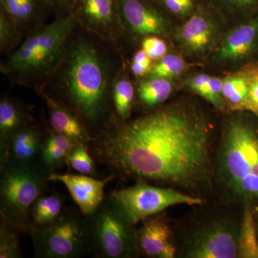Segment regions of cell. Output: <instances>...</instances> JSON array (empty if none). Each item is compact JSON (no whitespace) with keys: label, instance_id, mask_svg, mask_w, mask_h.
<instances>
[{"label":"cell","instance_id":"1","mask_svg":"<svg viewBox=\"0 0 258 258\" xmlns=\"http://www.w3.org/2000/svg\"><path fill=\"white\" fill-rule=\"evenodd\" d=\"M212 129L200 108L176 102L132 120L120 121L113 115L88 147L96 163L115 179L146 181L203 198L215 188Z\"/></svg>","mask_w":258,"mask_h":258},{"label":"cell","instance_id":"2","mask_svg":"<svg viewBox=\"0 0 258 258\" xmlns=\"http://www.w3.org/2000/svg\"><path fill=\"white\" fill-rule=\"evenodd\" d=\"M61 88L56 99L77 112L91 137L114 115L104 60L91 42L78 40L64 50Z\"/></svg>","mask_w":258,"mask_h":258},{"label":"cell","instance_id":"3","mask_svg":"<svg viewBox=\"0 0 258 258\" xmlns=\"http://www.w3.org/2000/svg\"><path fill=\"white\" fill-rule=\"evenodd\" d=\"M214 180L223 203L258 208V128L243 115L226 120L214 152Z\"/></svg>","mask_w":258,"mask_h":258},{"label":"cell","instance_id":"4","mask_svg":"<svg viewBox=\"0 0 258 258\" xmlns=\"http://www.w3.org/2000/svg\"><path fill=\"white\" fill-rule=\"evenodd\" d=\"M202 212L191 218L188 227L176 240V257L185 258L238 257L237 240L241 216L227 210Z\"/></svg>","mask_w":258,"mask_h":258},{"label":"cell","instance_id":"5","mask_svg":"<svg viewBox=\"0 0 258 258\" xmlns=\"http://www.w3.org/2000/svg\"><path fill=\"white\" fill-rule=\"evenodd\" d=\"M74 24V17L68 16L40 27L15 51L2 71L25 78L50 74L60 64Z\"/></svg>","mask_w":258,"mask_h":258},{"label":"cell","instance_id":"6","mask_svg":"<svg viewBox=\"0 0 258 258\" xmlns=\"http://www.w3.org/2000/svg\"><path fill=\"white\" fill-rule=\"evenodd\" d=\"M48 176L39 165L0 166L1 220L27 233L30 208L45 193Z\"/></svg>","mask_w":258,"mask_h":258},{"label":"cell","instance_id":"7","mask_svg":"<svg viewBox=\"0 0 258 258\" xmlns=\"http://www.w3.org/2000/svg\"><path fill=\"white\" fill-rule=\"evenodd\" d=\"M87 217L93 257H139L137 225L113 199L107 197L99 208Z\"/></svg>","mask_w":258,"mask_h":258},{"label":"cell","instance_id":"8","mask_svg":"<svg viewBox=\"0 0 258 258\" xmlns=\"http://www.w3.org/2000/svg\"><path fill=\"white\" fill-rule=\"evenodd\" d=\"M35 258H79L91 253L87 216L76 208H64L52 225L30 234Z\"/></svg>","mask_w":258,"mask_h":258},{"label":"cell","instance_id":"9","mask_svg":"<svg viewBox=\"0 0 258 258\" xmlns=\"http://www.w3.org/2000/svg\"><path fill=\"white\" fill-rule=\"evenodd\" d=\"M108 196L137 226L144 219L164 212L170 207L180 205L199 206L206 203V199L143 181H137L127 188L114 190Z\"/></svg>","mask_w":258,"mask_h":258},{"label":"cell","instance_id":"10","mask_svg":"<svg viewBox=\"0 0 258 258\" xmlns=\"http://www.w3.org/2000/svg\"><path fill=\"white\" fill-rule=\"evenodd\" d=\"M75 21L106 40L118 36L121 27L118 0H74Z\"/></svg>","mask_w":258,"mask_h":258},{"label":"cell","instance_id":"11","mask_svg":"<svg viewBox=\"0 0 258 258\" xmlns=\"http://www.w3.org/2000/svg\"><path fill=\"white\" fill-rule=\"evenodd\" d=\"M137 227L139 256L150 258L176 257L175 232L164 212L147 217Z\"/></svg>","mask_w":258,"mask_h":258},{"label":"cell","instance_id":"12","mask_svg":"<svg viewBox=\"0 0 258 258\" xmlns=\"http://www.w3.org/2000/svg\"><path fill=\"white\" fill-rule=\"evenodd\" d=\"M49 128L32 121L13 134L0 147V166L39 165L38 161Z\"/></svg>","mask_w":258,"mask_h":258},{"label":"cell","instance_id":"13","mask_svg":"<svg viewBox=\"0 0 258 258\" xmlns=\"http://www.w3.org/2000/svg\"><path fill=\"white\" fill-rule=\"evenodd\" d=\"M109 175L103 179L83 174H58L52 173L48 176L49 181H59L69 190L75 203L86 216H90L104 200V187L114 179Z\"/></svg>","mask_w":258,"mask_h":258},{"label":"cell","instance_id":"14","mask_svg":"<svg viewBox=\"0 0 258 258\" xmlns=\"http://www.w3.org/2000/svg\"><path fill=\"white\" fill-rule=\"evenodd\" d=\"M120 19L133 33L144 36L160 35L167 30V22L149 0H118Z\"/></svg>","mask_w":258,"mask_h":258},{"label":"cell","instance_id":"15","mask_svg":"<svg viewBox=\"0 0 258 258\" xmlns=\"http://www.w3.org/2000/svg\"><path fill=\"white\" fill-rule=\"evenodd\" d=\"M216 29L210 15L198 9L176 32V39L185 50L201 53L208 50L215 38Z\"/></svg>","mask_w":258,"mask_h":258},{"label":"cell","instance_id":"16","mask_svg":"<svg viewBox=\"0 0 258 258\" xmlns=\"http://www.w3.org/2000/svg\"><path fill=\"white\" fill-rule=\"evenodd\" d=\"M258 47V13L226 36L216 55L220 61L242 60Z\"/></svg>","mask_w":258,"mask_h":258},{"label":"cell","instance_id":"17","mask_svg":"<svg viewBox=\"0 0 258 258\" xmlns=\"http://www.w3.org/2000/svg\"><path fill=\"white\" fill-rule=\"evenodd\" d=\"M42 95L48 108L50 128L88 145L92 137L77 112L53 97Z\"/></svg>","mask_w":258,"mask_h":258},{"label":"cell","instance_id":"18","mask_svg":"<svg viewBox=\"0 0 258 258\" xmlns=\"http://www.w3.org/2000/svg\"><path fill=\"white\" fill-rule=\"evenodd\" d=\"M76 142L64 134L48 128L39 159L38 164L50 175L67 164L68 158Z\"/></svg>","mask_w":258,"mask_h":258},{"label":"cell","instance_id":"19","mask_svg":"<svg viewBox=\"0 0 258 258\" xmlns=\"http://www.w3.org/2000/svg\"><path fill=\"white\" fill-rule=\"evenodd\" d=\"M63 199L57 192L43 194L34 202L29 214L28 232L42 230L52 225L63 211Z\"/></svg>","mask_w":258,"mask_h":258},{"label":"cell","instance_id":"20","mask_svg":"<svg viewBox=\"0 0 258 258\" xmlns=\"http://www.w3.org/2000/svg\"><path fill=\"white\" fill-rule=\"evenodd\" d=\"M33 121L27 108L12 98L0 101V147L23 127Z\"/></svg>","mask_w":258,"mask_h":258},{"label":"cell","instance_id":"21","mask_svg":"<svg viewBox=\"0 0 258 258\" xmlns=\"http://www.w3.org/2000/svg\"><path fill=\"white\" fill-rule=\"evenodd\" d=\"M237 250L239 258H258V234L256 215L250 205L242 210Z\"/></svg>","mask_w":258,"mask_h":258},{"label":"cell","instance_id":"22","mask_svg":"<svg viewBox=\"0 0 258 258\" xmlns=\"http://www.w3.org/2000/svg\"><path fill=\"white\" fill-rule=\"evenodd\" d=\"M172 91V84L169 80L149 78L139 83L137 97L142 106L153 110L161 106L170 97Z\"/></svg>","mask_w":258,"mask_h":258},{"label":"cell","instance_id":"23","mask_svg":"<svg viewBox=\"0 0 258 258\" xmlns=\"http://www.w3.org/2000/svg\"><path fill=\"white\" fill-rule=\"evenodd\" d=\"M222 95L226 106L232 111H247L248 88L247 81L241 73L227 76L223 80Z\"/></svg>","mask_w":258,"mask_h":258},{"label":"cell","instance_id":"24","mask_svg":"<svg viewBox=\"0 0 258 258\" xmlns=\"http://www.w3.org/2000/svg\"><path fill=\"white\" fill-rule=\"evenodd\" d=\"M135 90L129 80L117 79L112 88V103L115 116L120 121L129 119L133 108Z\"/></svg>","mask_w":258,"mask_h":258},{"label":"cell","instance_id":"25","mask_svg":"<svg viewBox=\"0 0 258 258\" xmlns=\"http://www.w3.org/2000/svg\"><path fill=\"white\" fill-rule=\"evenodd\" d=\"M22 233L18 227L0 220V258L23 257L20 244Z\"/></svg>","mask_w":258,"mask_h":258},{"label":"cell","instance_id":"26","mask_svg":"<svg viewBox=\"0 0 258 258\" xmlns=\"http://www.w3.org/2000/svg\"><path fill=\"white\" fill-rule=\"evenodd\" d=\"M67 165L83 175L97 176L96 161L86 144L79 142L74 146L68 158Z\"/></svg>","mask_w":258,"mask_h":258},{"label":"cell","instance_id":"27","mask_svg":"<svg viewBox=\"0 0 258 258\" xmlns=\"http://www.w3.org/2000/svg\"><path fill=\"white\" fill-rule=\"evenodd\" d=\"M185 68L186 63L182 57L173 54L165 55L153 66L149 74V78L170 80L182 74Z\"/></svg>","mask_w":258,"mask_h":258},{"label":"cell","instance_id":"28","mask_svg":"<svg viewBox=\"0 0 258 258\" xmlns=\"http://www.w3.org/2000/svg\"><path fill=\"white\" fill-rule=\"evenodd\" d=\"M247 83V110L258 116V66L251 64L241 71Z\"/></svg>","mask_w":258,"mask_h":258},{"label":"cell","instance_id":"29","mask_svg":"<svg viewBox=\"0 0 258 258\" xmlns=\"http://www.w3.org/2000/svg\"><path fill=\"white\" fill-rule=\"evenodd\" d=\"M18 26L9 15L3 10L0 15V47L3 50H9L18 40Z\"/></svg>","mask_w":258,"mask_h":258},{"label":"cell","instance_id":"30","mask_svg":"<svg viewBox=\"0 0 258 258\" xmlns=\"http://www.w3.org/2000/svg\"><path fill=\"white\" fill-rule=\"evenodd\" d=\"M222 87L223 80L211 77L209 81L208 88L203 96V98L218 110H223L226 106L222 95Z\"/></svg>","mask_w":258,"mask_h":258},{"label":"cell","instance_id":"31","mask_svg":"<svg viewBox=\"0 0 258 258\" xmlns=\"http://www.w3.org/2000/svg\"><path fill=\"white\" fill-rule=\"evenodd\" d=\"M220 8L231 12L258 13V0H213Z\"/></svg>","mask_w":258,"mask_h":258},{"label":"cell","instance_id":"32","mask_svg":"<svg viewBox=\"0 0 258 258\" xmlns=\"http://www.w3.org/2000/svg\"><path fill=\"white\" fill-rule=\"evenodd\" d=\"M142 49L145 50L152 60H159L167 51L165 42L157 35L147 36L142 42Z\"/></svg>","mask_w":258,"mask_h":258},{"label":"cell","instance_id":"33","mask_svg":"<svg viewBox=\"0 0 258 258\" xmlns=\"http://www.w3.org/2000/svg\"><path fill=\"white\" fill-rule=\"evenodd\" d=\"M161 4L172 14L184 16L195 9V0H160Z\"/></svg>","mask_w":258,"mask_h":258},{"label":"cell","instance_id":"34","mask_svg":"<svg viewBox=\"0 0 258 258\" xmlns=\"http://www.w3.org/2000/svg\"><path fill=\"white\" fill-rule=\"evenodd\" d=\"M18 16L17 26L24 25L32 20L35 13V0H18Z\"/></svg>","mask_w":258,"mask_h":258},{"label":"cell","instance_id":"35","mask_svg":"<svg viewBox=\"0 0 258 258\" xmlns=\"http://www.w3.org/2000/svg\"><path fill=\"white\" fill-rule=\"evenodd\" d=\"M211 76L207 74H199L190 80L189 86L194 92L203 97L208 88Z\"/></svg>","mask_w":258,"mask_h":258},{"label":"cell","instance_id":"36","mask_svg":"<svg viewBox=\"0 0 258 258\" xmlns=\"http://www.w3.org/2000/svg\"><path fill=\"white\" fill-rule=\"evenodd\" d=\"M152 67L153 66H148V64L132 62L131 70H132V73L137 77H143V76L150 73Z\"/></svg>","mask_w":258,"mask_h":258},{"label":"cell","instance_id":"37","mask_svg":"<svg viewBox=\"0 0 258 258\" xmlns=\"http://www.w3.org/2000/svg\"><path fill=\"white\" fill-rule=\"evenodd\" d=\"M133 62H137V63H142L144 64H148V66H153L152 60L150 58L145 50L142 49L136 52L133 57Z\"/></svg>","mask_w":258,"mask_h":258},{"label":"cell","instance_id":"38","mask_svg":"<svg viewBox=\"0 0 258 258\" xmlns=\"http://www.w3.org/2000/svg\"><path fill=\"white\" fill-rule=\"evenodd\" d=\"M47 2L57 8H62L72 5L74 0H47Z\"/></svg>","mask_w":258,"mask_h":258},{"label":"cell","instance_id":"39","mask_svg":"<svg viewBox=\"0 0 258 258\" xmlns=\"http://www.w3.org/2000/svg\"><path fill=\"white\" fill-rule=\"evenodd\" d=\"M256 221H257V234H258V220L256 219Z\"/></svg>","mask_w":258,"mask_h":258}]
</instances>
